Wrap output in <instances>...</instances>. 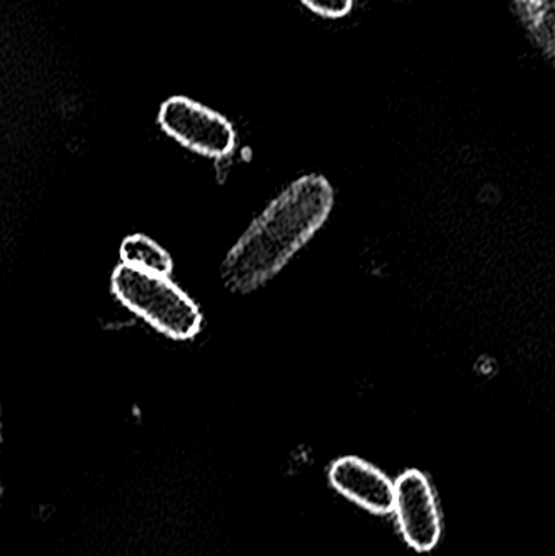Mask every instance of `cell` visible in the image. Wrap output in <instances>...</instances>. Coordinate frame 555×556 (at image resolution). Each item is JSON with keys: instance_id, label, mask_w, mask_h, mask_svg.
<instances>
[{"instance_id": "obj_1", "label": "cell", "mask_w": 555, "mask_h": 556, "mask_svg": "<svg viewBox=\"0 0 555 556\" xmlns=\"http://www.w3.org/2000/svg\"><path fill=\"white\" fill-rule=\"evenodd\" d=\"M335 208V189L321 175L290 182L251 222L222 261L225 288L248 294L279 276L313 240Z\"/></svg>"}, {"instance_id": "obj_2", "label": "cell", "mask_w": 555, "mask_h": 556, "mask_svg": "<svg viewBox=\"0 0 555 556\" xmlns=\"http://www.w3.org/2000/svg\"><path fill=\"white\" fill-rule=\"evenodd\" d=\"M111 290L130 313L168 339L185 342L201 332V309L168 276L121 263L111 276Z\"/></svg>"}, {"instance_id": "obj_3", "label": "cell", "mask_w": 555, "mask_h": 556, "mask_svg": "<svg viewBox=\"0 0 555 556\" xmlns=\"http://www.w3.org/2000/svg\"><path fill=\"white\" fill-rule=\"evenodd\" d=\"M159 124L179 146L207 159H227L237 146L230 121L191 98H168L160 108Z\"/></svg>"}, {"instance_id": "obj_4", "label": "cell", "mask_w": 555, "mask_h": 556, "mask_svg": "<svg viewBox=\"0 0 555 556\" xmlns=\"http://www.w3.org/2000/svg\"><path fill=\"white\" fill-rule=\"evenodd\" d=\"M393 513L404 542L417 554H429L442 539L439 500L426 473L409 469L396 480Z\"/></svg>"}, {"instance_id": "obj_5", "label": "cell", "mask_w": 555, "mask_h": 556, "mask_svg": "<svg viewBox=\"0 0 555 556\" xmlns=\"http://www.w3.org/2000/svg\"><path fill=\"white\" fill-rule=\"evenodd\" d=\"M329 482L336 492L371 515L393 513L396 485L383 470L357 456H345L329 467Z\"/></svg>"}, {"instance_id": "obj_6", "label": "cell", "mask_w": 555, "mask_h": 556, "mask_svg": "<svg viewBox=\"0 0 555 556\" xmlns=\"http://www.w3.org/2000/svg\"><path fill=\"white\" fill-rule=\"evenodd\" d=\"M531 41L555 65V0H512Z\"/></svg>"}, {"instance_id": "obj_7", "label": "cell", "mask_w": 555, "mask_h": 556, "mask_svg": "<svg viewBox=\"0 0 555 556\" xmlns=\"http://www.w3.org/2000/svg\"><path fill=\"white\" fill-rule=\"evenodd\" d=\"M119 254L123 264L136 269L168 277L173 273V260L168 251L147 235L137 233L124 238Z\"/></svg>"}, {"instance_id": "obj_8", "label": "cell", "mask_w": 555, "mask_h": 556, "mask_svg": "<svg viewBox=\"0 0 555 556\" xmlns=\"http://www.w3.org/2000/svg\"><path fill=\"white\" fill-rule=\"evenodd\" d=\"M300 2L326 18H342L354 7V0H300Z\"/></svg>"}]
</instances>
